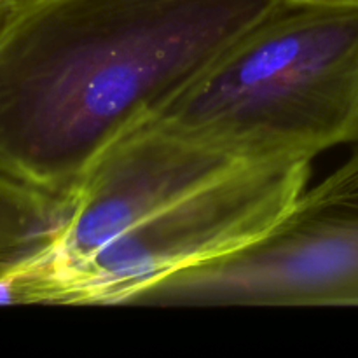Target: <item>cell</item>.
I'll list each match as a JSON object with an SVG mask.
<instances>
[{
	"label": "cell",
	"instance_id": "obj_5",
	"mask_svg": "<svg viewBox=\"0 0 358 358\" xmlns=\"http://www.w3.org/2000/svg\"><path fill=\"white\" fill-rule=\"evenodd\" d=\"M69 215V196L0 173V276L48 252Z\"/></svg>",
	"mask_w": 358,
	"mask_h": 358
},
{
	"label": "cell",
	"instance_id": "obj_7",
	"mask_svg": "<svg viewBox=\"0 0 358 358\" xmlns=\"http://www.w3.org/2000/svg\"><path fill=\"white\" fill-rule=\"evenodd\" d=\"M14 0H0V23L3 21V17L7 16V13H9V9L13 7Z\"/></svg>",
	"mask_w": 358,
	"mask_h": 358
},
{
	"label": "cell",
	"instance_id": "obj_1",
	"mask_svg": "<svg viewBox=\"0 0 358 358\" xmlns=\"http://www.w3.org/2000/svg\"><path fill=\"white\" fill-rule=\"evenodd\" d=\"M285 0H24L0 23V173L69 196Z\"/></svg>",
	"mask_w": 358,
	"mask_h": 358
},
{
	"label": "cell",
	"instance_id": "obj_2",
	"mask_svg": "<svg viewBox=\"0 0 358 358\" xmlns=\"http://www.w3.org/2000/svg\"><path fill=\"white\" fill-rule=\"evenodd\" d=\"M150 121L240 163L358 142V0H285Z\"/></svg>",
	"mask_w": 358,
	"mask_h": 358
},
{
	"label": "cell",
	"instance_id": "obj_3",
	"mask_svg": "<svg viewBox=\"0 0 358 358\" xmlns=\"http://www.w3.org/2000/svg\"><path fill=\"white\" fill-rule=\"evenodd\" d=\"M310 164H240L56 276L48 304H129L161 280L245 250L294 208L306 191Z\"/></svg>",
	"mask_w": 358,
	"mask_h": 358
},
{
	"label": "cell",
	"instance_id": "obj_6",
	"mask_svg": "<svg viewBox=\"0 0 358 358\" xmlns=\"http://www.w3.org/2000/svg\"><path fill=\"white\" fill-rule=\"evenodd\" d=\"M304 196L322 215L339 304L358 306V142L348 159Z\"/></svg>",
	"mask_w": 358,
	"mask_h": 358
},
{
	"label": "cell",
	"instance_id": "obj_4",
	"mask_svg": "<svg viewBox=\"0 0 358 358\" xmlns=\"http://www.w3.org/2000/svg\"><path fill=\"white\" fill-rule=\"evenodd\" d=\"M240 161L145 121L115 140L70 191V215L48 252L14 269L24 304H48L58 275Z\"/></svg>",
	"mask_w": 358,
	"mask_h": 358
},
{
	"label": "cell",
	"instance_id": "obj_8",
	"mask_svg": "<svg viewBox=\"0 0 358 358\" xmlns=\"http://www.w3.org/2000/svg\"><path fill=\"white\" fill-rule=\"evenodd\" d=\"M14 2H24V0H14Z\"/></svg>",
	"mask_w": 358,
	"mask_h": 358
}]
</instances>
